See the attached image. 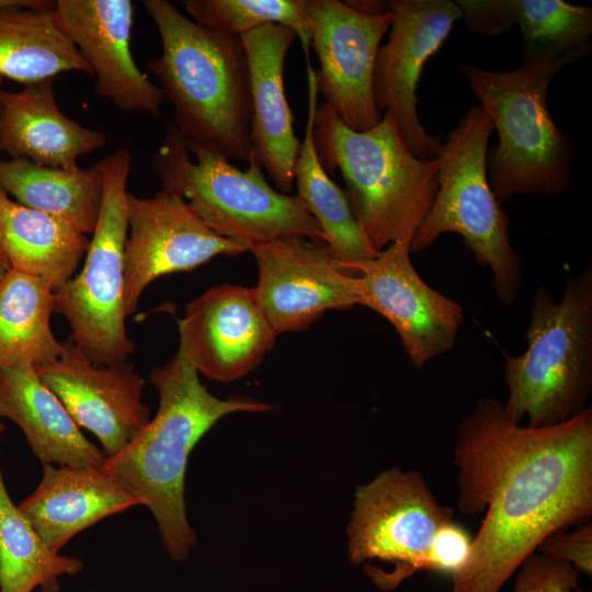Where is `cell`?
I'll list each match as a JSON object with an SVG mask.
<instances>
[{"instance_id": "6da1fadb", "label": "cell", "mask_w": 592, "mask_h": 592, "mask_svg": "<svg viewBox=\"0 0 592 592\" xmlns=\"http://www.w3.org/2000/svg\"><path fill=\"white\" fill-rule=\"evenodd\" d=\"M457 509L485 512L452 592H500L549 536L592 516V408L545 428L511 420L479 399L454 446Z\"/></svg>"}, {"instance_id": "7a4b0ae2", "label": "cell", "mask_w": 592, "mask_h": 592, "mask_svg": "<svg viewBox=\"0 0 592 592\" xmlns=\"http://www.w3.org/2000/svg\"><path fill=\"white\" fill-rule=\"evenodd\" d=\"M149 378L159 394L155 418L121 452L104 457L99 468L150 510L166 550L173 560L183 561L196 544L184 500L192 449L225 415L266 412L272 407L249 397H215L179 352L153 368Z\"/></svg>"}, {"instance_id": "3957f363", "label": "cell", "mask_w": 592, "mask_h": 592, "mask_svg": "<svg viewBox=\"0 0 592 592\" xmlns=\"http://www.w3.org/2000/svg\"><path fill=\"white\" fill-rule=\"evenodd\" d=\"M161 54L147 62L173 107L185 141L228 160L249 161L252 99L246 47L238 35L208 30L168 0H145Z\"/></svg>"}, {"instance_id": "277c9868", "label": "cell", "mask_w": 592, "mask_h": 592, "mask_svg": "<svg viewBox=\"0 0 592 592\" xmlns=\"http://www.w3.org/2000/svg\"><path fill=\"white\" fill-rule=\"evenodd\" d=\"M590 52L588 46L510 71L459 65L497 132L498 143L487 152V175L500 203L520 194L561 195L570 189L579 148L554 122L547 94L556 75Z\"/></svg>"}, {"instance_id": "5b68a950", "label": "cell", "mask_w": 592, "mask_h": 592, "mask_svg": "<svg viewBox=\"0 0 592 592\" xmlns=\"http://www.w3.org/2000/svg\"><path fill=\"white\" fill-rule=\"evenodd\" d=\"M314 139L328 174L340 170L352 213L372 248L410 241L439 190V162L415 157L389 112L372 128L344 125L326 104L317 107Z\"/></svg>"}, {"instance_id": "8992f818", "label": "cell", "mask_w": 592, "mask_h": 592, "mask_svg": "<svg viewBox=\"0 0 592 592\" xmlns=\"http://www.w3.org/2000/svg\"><path fill=\"white\" fill-rule=\"evenodd\" d=\"M526 349L505 354L503 409L516 423L545 428L587 409L592 392V266L568 276L557 300L546 287L533 296Z\"/></svg>"}, {"instance_id": "52a82bcc", "label": "cell", "mask_w": 592, "mask_h": 592, "mask_svg": "<svg viewBox=\"0 0 592 592\" xmlns=\"http://www.w3.org/2000/svg\"><path fill=\"white\" fill-rule=\"evenodd\" d=\"M151 167L162 189L182 197L217 235L247 247L283 236L323 241L318 221L297 195L277 191L251 156L246 170L185 141L168 125Z\"/></svg>"}, {"instance_id": "ba28073f", "label": "cell", "mask_w": 592, "mask_h": 592, "mask_svg": "<svg viewBox=\"0 0 592 592\" xmlns=\"http://www.w3.org/2000/svg\"><path fill=\"white\" fill-rule=\"evenodd\" d=\"M492 132L488 113L475 104L441 143L435 158L439 190L410 241V252L426 250L444 234L459 235L478 264L490 269L497 298L511 305L522 284L521 258L511 244L510 217L487 175Z\"/></svg>"}, {"instance_id": "9c48e42d", "label": "cell", "mask_w": 592, "mask_h": 592, "mask_svg": "<svg viewBox=\"0 0 592 592\" xmlns=\"http://www.w3.org/2000/svg\"><path fill=\"white\" fill-rule=\"evenodd\" d=\"M103 174L99 218L82 270L55 292V312L71 328L69 338L98 365L127 362L135 350L126 330L124 250L128 235V149L98 161Z\"/></svg>"}, {"instance_id": "30bf717a", "label": "cell", "mask_w": 592, "mask_h": 592, "mask_svg": "<svg viewBox=\"0 0 592 592\" xmlns=\"http://www.w3.org/2000/svg\"><path fill=\"white\" fill-rule=\"evenodd\" d=\"M454 514L436 500L421 473L384 470L356 488L348 525L349 558L353 563H390V571L369 577L384 591L417 571L437 572L436 540Z\"/></svg>"}, {"instance_id": "8fae6325", "label": "cell", "mask_w": 592, "mask_h": 592, "mask_svg": "<svg viewBox=\"0 0 592 592\" xmlns=\"http://www.w3.org/2000/svg\"><path fill=\"white\" fill-rule=\"evenodd\" d=\"M410 254L408 242H392L352 266L351 275L358 305L390 322L411 364L421 369L454 348L464 309L419 275Z\"/></svg>"}, {"instance_id": "7c38bea8", "label": "cell", "mask_w": 592, "mask_h": 592, "mask_svg": "<svg viewBox=\"0 0 592 592\" xmlns=\"http://www.w3.org/2000/svg\"><path fill=\"white\" fill-rule=\"evenodd\" d=\"M319 61L317 91L340 121L363 132L383 117L373 96L375 60L391 13L368 15L340 0H300Z\"/></svg>"}, {"instance_id": "4fadbf2b", "label": "cell", "mask_w": 592, "mask_h": 592, "mask_svg": "<svg viewBox=\"0 0 592 592\" xmlns=\"http://www.w3.org/2000/svg\"><path fill=\"white\" fill-rule=\"evenodd\" d=\"M390 34L375 60L373 96L376 110L389 112L409 150L436 158L441 140L419 121L417 88L425 62L441 48L462 11L451 0H390Z\"/></svg>"}, {"instance_id": "5bb4252c", "label": "cell", "mask_w": 592, "mask_h": 592, "mask_svg": "<svg viewBox=\"0 0 592 592\" xmlns=\"http://www.w3.org/2000/svg\"><path fill=\"white\" fill-rule=\"evenodd\" d=\"M128 235L124 250V299L136 311L148 285L160 276L192 271L218 255L248 251L213 231L179 195L164 189L151 197L127 194Z\"/></svg>"}, {"instance_id": "9a60e30c", "label": "cell", "mask_w": 592, "mask_h": 592, "mask_svg": "<svg viewBox=\"0 0 592 592\" xmlns=\"http://www.w3.org/2000/svg\"><path fill=\"white\" fill-rule=\"evenodd\" d=\"M259 277V305L281 334L307 330L326 311L358 305L354 276L344 273L323 241L283 236L248 246Z\"/></svg>"}, {"instance_id": "2e32d148", "label": "cell", "mask_w": 592, "mask_h": 592, "mask_svg": "<svg viewBox=\"0 0 592 592\" xmlns=\"http://www.w3.org/2000/svg\"><path fill=\"white\" fill-rule=\"evenodd\" d=\"M179 353L212 380L230 383L257 368L278 333L252 287L213 286L191 300L178 320Z\"/></svg>"}, {"instance_id": "e0dca14e", "label": "cell", "mask_w": 592, "mask_h": 592, "mask_svg": "<svg viewBox=\"0 0 592 592\" xmlns=\"http://www.w3.org/2000/svg\"><path fill=\"white\" fill-rule=\"evenodd\" d=\"M36 372L77 425L100 441L104 457L121 452L150 420L145 380L132 363L98 365L68 337L59 356Z\"/></svg>"}, {"instance_id": "ac0fdd59", "label": "cell", "mask_w": 592, "mask_h": 592, "mask_svg": "<svg viewBox=\"0 0 592 592\" xmlns=\"http://www.w3.org/2000/svg\"><path fill=\"white\" fill-rule=\"evenodd\" d=\"M130 0H57L54 15L95 78L96 94L122 112L160 113L163 93L134 60Z\"/></svg>"}, {"instance_id": "d6986e66", "label": "cell", "mask_w": 592, "mask_h": 592, "mask_svg": "<svg viewBox=\"0 0 592 592\" xmlns=\"http://www.w3.org/2000/svg\"><path fill=\"white\" fill-rule=\"evenodd\" d=\"M246 47L252 99L251 156L275 189L288 194L300 140L284 89V67L296 33L281 24H266L240 35Z\"/></svg>"}, {"instance_id": "ffe728a7", "label": "cell", "mask_w": 592, "mask_h": 592, "mask_svg": "<svg viewBox=\"0 0 592 592\" xmlns=\"http://www.w3.org/2000/svg\"><path fill=\"white\" fill-rule=\"evenodd\" d=\"M105 135L78 124L59 109L54 79L3 89L0 99V152L55 169L79 168L80 157L104 148Z\"/></svg>"}, {"instance_id": "44dd1931", "label": "cell", "mask_w": 592, "mask_h": 592, "mask_svg": "<svg viewBox=\"0 0 592 592\" xmlns=\"http://www.w3.org/2000/svg\"><path fill=\"white\" fill-rule=\"evenodd\" d=\"M137 505L139 499L99 467L43 465L37 487L18 506L58 553L81 531Z\"/></svg>"}, {"instance_id": "7402d4cb", "label": "cell", "mask_w": 592, "mask_h": 592, "mask_svg": "<svg viewBox=\"0 0 592 592\" xmlns=\"http://www.w3.org/2000/svg\"><path fill=\"white\" fill-rule=\"evenodd\" d=\"M0 418L19 425L43 465L100 467L104 459L33 366L0 369Z\"/></svg>"}, {"instance_id": "603a6c76", "label": "cell", "mask_w": 592, "mask_h": 592, "mask_svg": "<svg viewBox=\"0 0 592 592\" xmlns=\"http://www.w3.org/2000/svg\"><path fill=\"white\" fill-rule=\"evenodd\" d=\"M306 73L307 122L296 161L294 184L297 196L321 227L330 254L341 270L351 275L352 266L374 258L377 252L356 221L344 190L326 172L318 157L314 139L318 91L315 69L309 58H306Z\"/></svg>"}, {"instance_id": "cb8c5ba5", "label": "cell", "mask_w": 592, "mask_h": 592, "mask_svg": "<svg viewBox=\"0 0 592 592\" xmlns=\"http://www.w3.org/2000/svg\"><path fill=\"white\" fill-rule=\"evenodd\" d=\"M90 239L69 224L25 207L0 190V250L10 269L56 292L75 274Z\"/></svg>"}, {"instance_id": "d4e9b609", "label": "cell", "mask_w": 592, "mask_h": 592, "mask_svg": "<svg viewBox=\"0 0 592 592\" xmlns=\"http://www.w3.org/2000/svg\"><path fill=\"white\" fill-rule=\"evenodd\" d=\"M0 190L16 203L88 235L99 218L103 174L98 162L87 169L64 170L10 158L0 160Z\"/></svg>"}, {"instance_id": "484cf974", "label": "cell", "mask_w": 592, "mask_h": 592, "mask_svg": "<svg viewBox=\"0 0 592 592\" xmlns=\"http://www.w3.org/2000/svg\"><path fill=\"white\" fill-rule=\"evenodd\" d=\"M65 71L92 76L88 62L56 23L54 8L0 9V77L27 84Z\"/></svg>"}, {"instance_id": "4316f807", "label": "cell", "mask_w": 592, "mask_h": 592, "mask_svg": "<svg viewBox=\"0 0 592 592\" xmlns=\"http://www.w3.org/2000/svg\"><path fill=\"white\" fill-rule=\"evenodd\" d=\"M55 291L44 280L9 269L0 280V369L55 361L61 342L53 333Z\"/></svg>"}, {"instance_id": "83f0119b", "label": "cell", "mask_w": 592, "mask_h": 592, "mask_svg": "<svg viewBox=\"0 0 592 592\" xmlns=\"http://www.w3.org/2000/svg\"><path fill=\"white\" fill-rule=\"evenodd\" d=\"M82 569L54 553L11 500L0 465V592H60L59 577Z\"/></svg>"}, {"instance_id": "f1b7e54d", "label": "cell", "mask_w": 592, "mask_h": 592, "mask_svg": "<svg viewBox=\"0 0 592 592\" xmlns=\"http://www.w3.org/2000/svg\"><path fill=\"white\" fill-rule=\"evenodd\" d=\"M522 33L523 61L532 65L591 46L592 9L563 0H503Z\"/></svg>"}, {"instance_id": "f546056e", "label": "cell", "mask_w": 592, "mask_h": 592, "mask_svg": "<svg viewBox=\"0 0 592 592\" xmlns=\"http://www.w3.org/2000/svg\"><path fill=\"white\" fill-rule=\"evenodd\" d=\"M185 11L200 25L240 36L266 24L292 29L309 57L311 32L300 0H184Z\"/></svg>"}, {"instance_id": "4dcf8cb0", "label": "cell", "mask_w": 592, "mask_h": 592, "mask_svg": "<svg viewBox=\"0 0 592 592\" xmlns=\"http://www.w3.org/2000/svg\"><path fill=\"white\" fill-rule=\"evenodd\" d=\"M517 570L512 592H579L580 573L540 550L530 555Z\"/></svg>"}, {"instance_id": "1f68e13d", "label": "cell", "mask_w": 592, "mask_h": 592, "mask_svg": "<svg viewBox=\"0 0 592 592\" xmlns=\"http://www.w3.org/2000/svg\"><path fill=\"white\" fill-rule=\"evenodd\" d=\"M545 554L570 563L579 573L592 574V523L584 522L570 532L556 533L545 539L539 548Z\"/></svg>"}, {"instance_id": "d6a6232c", "label": "cell", "mask_w": 592, "mask_h": 592, "mask_svg": "<svg viewBox=\"0 0 592 592\" xmlns=\"http://www.w3.org/2000/svg\"><path fill=\"white\" fill-rule=\"evenodd\" d=\"M468 30L473 33L493 36L509 31L503 0H456Z\"/></svg>"}, {"instance_id": "836d02e7", "label": "cell", "mask_w": 592, "mask_h": 592, "mask_svg": "<svg viewBox=\"0 0 592 592\" xmlns=\"http://www.w3.org/2000/svg\"><path fill=\"white\" fill-rule=\"evenodd\" d=\"M353 10L368 15L389 13V1L383 0H346L344 1Z\"/></svg>"}, {"instance_id": "e575fe53", "label": "cell", "mask_w": 592, "mask_h": 592, "mask_svg": "<svg viewBox=\"0 0 592 592\" xmlns=\"http://www.w3.org/2000/svg\"><path fill=\"white\" fill-rule=\"evenodd\" d=\"M9 7H27L36 9H50L55 7V1L46 0H0V9Z\"/></svg>"}, {"instance_id": "d590c367", "label": "cell", "mask_w": 592, "mask_h": 592, "mask_svg": "<svg viewBox=\"0 0 592 592\" xmlns=\"http://www.w3.org/2000/svg\"><path fill=\"white\" fill-rule=\"evenodd\" d=\"M9 269H10L9 263L0 250V280Z\"/></svg>"}, {"instance_id": "8d00e7d4", "label": "cell", "mask_w": 592, "mask_h": 592, "mask_svg": "<svg viewBox=\"0 0 592 592\" xmlns=\"http://www.w3.org/2000/svg\"><path fill=\"white\" fill-rule=\"evenodd\" d=\"M4 431H5V426L2 423L1 418H0V437H1L2 432H4Z\"/></svg>"}, {"instance_id": "74e56055", "label": "cell", "mask_w": 592, "mask_h": 592, "mask_svg": "<svg viewBox=\"0 0 592 592\" xmlns=\"http://www.w3.org/2000/svg\"><path fill=\"white\" fill-rule=\"evenodd\" d=\"M3 80L4 79L2 77H0V99H1V93L3 91Z\"/></svg>"}, {"instance_id": "f35d334b", "label": "cell", "mask_w": 592, "mask_h": 592, "mask_svg": "<svg viewBox=\"0 0 592 592\" xmlns=\"http://www.w3.org/2000/svg\"><path fill=\"white\" fill-rule=\"evenodd\" d=\"M584 592H588V591H584Z\"/></svg>"}]
</instances>
